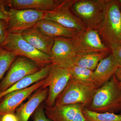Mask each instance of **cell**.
<instances>
[{
    "mask_svg": "<svg viewBox=\"0 0 121 121\" xmlns=\"http://www.w3.org/2000/svg\"><path fill=\"white\" fill-rule=\"evenodd\" d=\"M69 0H3L6 6L15 9H30L44 12L55 10Z\"/></svg>",
    "mask_w": 121,
    "mask_h": 121,
    "instance_id": "14",
    "label": "cell"
},
{
    "mask_svg": "<svg viewBox=\"0 0 121 121\" xmlns=\"http://www.w3.org/2000/svg\"><path fill=\"white\" fill-rule=\"evenodd\" d=\"M84 106L76 104L64 106L46 107V116L52 121H88L84 117L83 110Z\"/></svg>",
    "mask_w": 121,
    "mask_h": 121,
    "instance_id": "12",
    "label": "cell"
},
{
    "mask_svg": "<svg viewBox=\"0 0 121 121\" xmlns=\"http://www.w3.org/2000/svg\"><path fill=\"white\" fill-rule=\"evenodd\" d=\"M71 78L69 69L52 64L49 73L45 79V83L42 87L43 88H48L46 107H52L54 106L56 99Z\"/></svg>",
    "mask_w": 121,
    "mask_h": 121,
    "instance_id": "6",
    "label": "cell"
},
{
    "mask_svg": "<svg viewBox=\"0 0 121 121\" xmlns=\"http://www.w3.org/2000/svg\"><path fill=\"white\" fill-rule=\"evenodd\" d=\"M104 19L99 32L112 50L121 45V11L116 0H104Z\"/></svg>",
    "mask_w": 121,
    "mask_h": 121,
    "instance_id": "2",
    "label": "cell"
},
{
    "mask_svg": "<svg viewBox=\"0 0 121 121\" xmlns=\"http://www.w3.org/2000/svg\"><path fill=\"white\" fill-rule=\"evenodd\" d=\"M70 9L87 27L99 32L104 21V0H75Z\"/></svg>",
    "mask_w": 121,
    "mask_h": 121,
    "instance_id": "4",
    "label": "cell"
},
{
    "mask_svg": "<svg viewBox=\"0 0 121 121\" xmlns=\"http://www.w3.org/2000/svg\"><path fill=\"white\" fill-rule=\"evenodd\" d=\"M118 68L113 60L112 53L100 60L94 71V83L97 88L101 87L110 80Z\"/></svg>",
    "mask_w": 121,
    "mask_h": 121,
    "instance_id": "17",
    "label": "cell"
},
{
    "mask_svg": "<svg viewBox=\"0 0 121 121\" xmlns=\"http://www.w3.org/2000/svg\"><path fill=\"white\" fill-rule=\"evenodd\" d=\"M120 8V9H121V8Z\"/></svg>",
    "mask_w": 121,
    "mask_h": 121,
    "instance_id": "33",
    "label": "cell"
},
{
    "mask_svg": "<svg viewBox=\"0 0 121 121\" xmlns=\"http://www.w3.org/2000/svg\"><path fill=\"white\" fill-rule=\"evenodd\" d=\"M41 69L35 63L29 59L23 56H17L0 82V92L25 77L38 72Z\"/></svg>",
    "mask_w": 121,
    "mask_h": 121,
    "instance_id": "8",
    "label": "cell"
},
{
    "mask_svg": "<svg viewBox=\"0 0 121 121\" xmlns=\"http://www.w3.org/2000/svg\"><path fill=\"white\" fill-rule=\"evenodd\" d=\"M98 113H117L121 109V85L114 75L105 84L97 89L87 108Z\"/></svg>",
    "mask_w": 121,
    "mask_h": 121,
    "instance_id": "1",
    "label": "cell"
},
{
    "mask_svg": "<svg viewBox=\"0 0 121 121\" xmlns=\"http://www.w3.org/2000/svg\"><path fill=\"white\" fill-rule=\"evenodd\" d=\"M94 84L87 85L82 84L71 79L55 103L56 106L82 104L85 108L90 106L93 95L97 89Z\"/></svg>",
    "mask_w": 121,
    "mask_h": 121,
    "instance_id": "5",
    "label": "cell"
},
{
    "mask_svg": "<svg viewBox=\"0 0 121 121\" xmlns=\"http://www.w3.org/2000/svg\"><path fill=\"white\" fill-rule=\"evenodd\" d=\"M45 79L27 88L14 91L5 96L0 102V117L7 114L14 113L25 99L43 86L45 83Z\"/></svg>",
    "mask_w": 121,
    "mask_h": 121,
    "instance_id": "13",
    "label": "cell"
},
{
    "mask_svg": "<svg viewBox=\"0 0 121 121\" xmlns=\"http://www.w3.org/2000/svg\"><path fill=\"white\" fill-rule=\"evenodd\" d=\"M47 36L55 38L57 37L73 38L78 31L65 27L56 22L43 19L37 22L34 26Z\"/></svg>",
    "mask_w": 121,
    "mask_h": 121,
    "instance_id": "18",
    "label": "cell"
},
{
    "mask_svg": "<svg viewBox=\"0 0 121 121\" xmlns=\"http://www.w3.org/2000/svg\"><path fill=\"white\" fill-rule=\"evenodd\" d=\"M6 5L3 1L0 0V21H3L8 23L9 20L8 11L6 9Z\"/></svg>",
    "mask_w": 121,
    "mask_h": 121,
    "instance_id": "27",
    "label": "cell"
},
{
    "mask_svg": "<svg viewBox=\"0 0 121 121\" xmlns=\"http://www.w3.org/2000/svg\"><path fill=\"white\" fill-rule=\"evenodd\" d=\"M72 79L86 85L94 84V71L90 69L73 66L68 68Z\"/></svg>",
    "mask_w": 121,
    "mask_h": 121,
    "instance_id": "21",
    "label": "cell"
},
{
    "mask_svg": "<svg viewBox=\"0 0 121 121\" xmlns=\"http://www.w3.org/2000/svg\"><path fill=\"white\" fill-rule=\"evenodd\" d=\"M120 114H121V111H120Z\"/></svg>",
    "mask_w": 121,
    "mask_h": 121,
    "instance_id": "31",
    "label": "cell"
},
{
    "mask_svg": "<svg viewBox=\"0 0 121 121\" xmlns=\"http://www.w3.org/2000/svg\"><path fill=\"white\" fill-rule=\"evenodd\" d=\"M72 39L77 54L112 52L110 48L102 42L98 32L91 29L87 28L78 32Z\"/></svg>",
    "mask_w": 121,
    "mask_h": 121,
    "instance_id": "9",
    "label": "cell"
},
{
    "mask_svg": "<svg viewBox=\"0 0 121 121\" xmlns=\"http://www.w3.org/2000/svg\"><path fill=\"white\" fill-rule=\"evenodd\" d=\"M111 53L93 52L76 54L71 60L67 69L72 66H75L94 71L100 60L107 57Z\"/></svg>",
    "mask_w": 121,
    "mask_h": 121,
    "instance_id": "20",
    "label": "cell"
},
{
    "mask_svg": "<svg viewBox=\"0 0 121 121\" xmlns=\"http://www.w3.org/2000/svg\"><path fill=\"white\" fill-rule=\"evenodd\" d=\"M0 47L6 51L16 52L19 56L32 60L40 69L52 64L51 56L36 49L26 41L20 34L9 33Z\"/></svg>",
    "mask_w": 121,
    "mask_h": 121,
    "instance_id": "3",
    "label": "cell"
},
{
    "mask_svg": "<svg viewBox=\"0 0 121 121\" xmlns=\"http://www.w3.org/2000/svg\"><path fill=\"white\" fill-rule=\"evenodd\" d=\"M114 75L121 85V67H119L118 68Z\"/></svg>",
    "mask_w": 121,
    "mask_h": 121,
    "instance_id": "29",
    "label": "cell"
},
{
    "mask_svg": "<svg viewBox=\"0 0 121 121\" xmlns=\"http://www.w3.org/2000/svg\"><path fill=\"white\" fill-rule=\"evenodd\" d=\"M21 34L22 37L36 49L51 56L54 38L47 36L35 27L26 30Z\"/></svg>",
    "mask_w": 121,
    "mask_h": 121,
    "instance_id": "15",
    "label": "cell"
},
{
    "mask_svg": "<svg viewBox=\"0 0 121 121\" xmlns=\"http://www.w3.org/2000/svg\"><path fill=\"white\" fill-rule=\"evenodd\" d=\"M113 60L118 67H121V45L111 50Z\"/></svg>",
    "mask_w": 121,
    "mask_h": 121,
    "instance_id": "26",
    "label": "cell"
},
{
    "mask_svg": "<svg viewBox=\"0 0 121 121\" xmlns=\"http://www.w3.org/2000/svg\"><path fill=\"white\" fill-rule=\"evenodd\" d=\"M48 94V88L41 87L33 95L28 101L20 106L16 110L19 121H28L38 107L46 100Z\"/></svg>",
    "mask_w": 121,
    "mask_h": 121,
    "instance_id": "16",
    "label": "cell"
},
{
    "mask_svg": "<svg viewBox=\"0 0 121 121\" xmlns=\"http://www.w3.org/2000/svg\"><path fill=\"white\" fill-rule=\"evenodd\" d=\"M83 113L88 121H121V114L111 113H98L84 108Z\"/></svg>",
    "mask_w": 121,
    "mask_h": 121,
    "instance_id": "22",
    "label": "cell"
},
{
    "mask_svg": "<svg viewBox=\"0 0 121 121\" xmlns=\"http://www.w3.org/2000/svg\"><path fill=\"white\" fill-rule=\"evenodd\" d=\"M33 115V121H52L46 116L44 108L42 105L39 106Z\"/></svg>",
    "mask_w": 121,
    "mask_h": 121,
    "instance_id": "24",
    "label": "cell"
},
{
    "mask_svg": "<svg viewBox=\"0 0 121 121\" xmlns=\"http://www.w3.org/2000/svg\"><path fill=\"white\" fill-rule=\"evenodd\" d=\"M52 64L42 68L38 72L28 76L12 85L8 89L0 92V99L11 93L25 89L35 83L44 79L48 74Z\"/></svg>",
    "mask_w": 121,
    "mask_h": 121,
    "instance_id": "19",
    "label": "cell"
},
{
    "mask_svg": "<svg viewBox=\"0 0 121 121\" xmlns=\"http://www.w3.org/2000/svg\"><path fill=\"white\" fill-rule=\"evenodd\" d=\"M7 23L9 33L21 34L33 27L37 22L44 19L45 12L30 9L8 10Z\"/></svg>",
    "mask_w": 121,
    "mask_h": 121,
    "instance_id": "7",
    "label": "cell"
},
{
    "mask_svg": "<svg viewBox=\"0 0 121 121\" xmlns=\"http://www.w3.org/2000/svg\"><path fill=\"white\" fill-rule=\"evenodd\" d=\"M1 121H19L15 113H9L0 117Z\"/></svg>",
    "mask_w": 121,
    "mask_h": 121,
    "instance_id": "28",
    "label": "cell"
},
{
    "mask_svg": "<svg viewBox=\"0 0 121 121\" xmlns=\"http://www.w3.org/2000/svg\"><path fill=\"white\" fill-rule=\"evenodd\" d=\"M75 0L68 2L55 10L45 12L44 19L50 20L70 29L80 31L85 30L86 26L83 22L70 11L71 7Z\"/></svg>",
    "mask_w": 121,
    "mask_h": 121,
    "instance_id": "10",
    "label": "cell"
},
{
    "mask_svg": "<svg viewBox=\"0 0 121 121\" xmlns=\"http://www.w3.org/2000/svg\"><path fill=\"white\" fill-rule=\"evenodd\" d=\"M18 56L16 52L6 51L0 47V82L5 72Z\"/></svg>",
    "mask_w": 121,
    "mask_h": 121,
    "instance_id": "23",
    "label": "cell"
},
{
    "mask_svg": "<svg viewBox=\"0 0 121 121\" xmlns=\"http://www.w3.org/2000/svg\"><path fill=\"white\" fill-rule=\"evenodd\" d=\"M76 54L72 38H54L51 56L52 64L68 68L71 60Z\"/></svg>",
    "mask_w": 121,
    "mask_h": 121,
    "instance_id": "11",
    "label": "cell"
},
{
    "mask_svg": "<svg viewBox=\"0 0 121 121\" xmlns=\"http://www.w3.org/2000/svg\"><path fill=\"white\" fill-rule=\"evenodd\" d=\"M7 24L5 21H0V46L8 35Z\"/></svg>",
    "mask_w": 121,
    "mask_h": 121,
    "instance_id": "25",
    "label": "cell"
},
{
    "mask_svg": "<svg viewBox=\"0 0 121 121\" xmlns=\"http://www.w3.org/2000/svg\"><path fill=\"white\" fill-rule=\"evenodd\" d=\"M0 121H1L0 117Z\"/></svg>",
    "mask_w": 121,
    "mask_h": 121,
    "instance_id": "32",
    "label": "cell"
},
{
    "mask_svg": "<svg viewBox=\"0 0 121 121\" xmlns=\"http://www.w3.org/2000/svg\"><path fill=\"white\" fill-rule=\"evenodd\" d=\"M118 5L120 8H121V0H116Z\"/></svg>",
    "mask_w": 121,
    "mask_h": 121,
    "instance_id": "30",
    "label": "cell"
}]
</instances>
